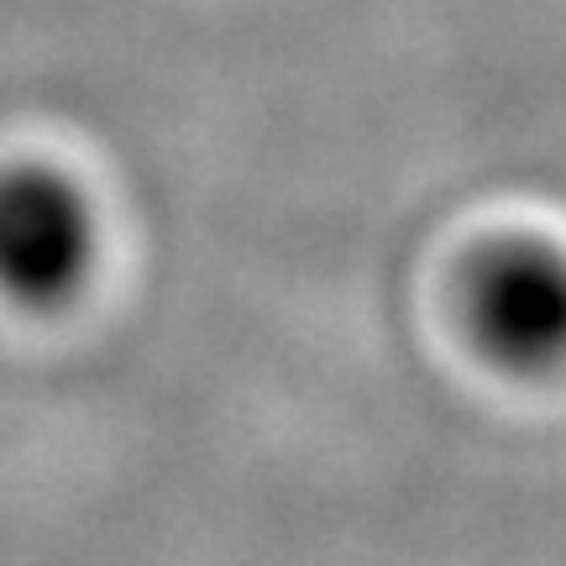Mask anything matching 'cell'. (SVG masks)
<instances>
[{"mask_svg": "<svg viewBox=\"0 0 566 566\" xmlns=\"http://www.w3.org/2000/svg\"><path fill=\"white\" fill-rule=\"evenodd\" d=\"M462 325L514 378L566 367V247L530 231L478 247L462 268Z\"/></svg>", "mask_w": 566, "mask_h": 566, "instance_id": "7a4b0ae2", "label": "cell"}, {"mask_svg": "<svg viewBox=\"0 0 566 566\" xmlns=\"http://www.w3.org/2000/svg\"><path fill=\"white\" fill-rule=\"evenodd\" d=\"M105 258L95 195L42 158L0 163V304L53 321L90 294Z\"/></svg>", "mask_w": 566, "mask_h": 566, "instance_id": "6da1fadb", "label": "cell"}]
</instances>
